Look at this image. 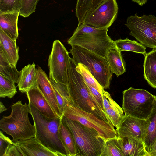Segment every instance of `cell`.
<instances>
[{
    "label": "cell",
    "mask_w": 156,
    "mask_h": 156,
    "mask_svg": "<svg viewBox=\"0 0 156 156\" xmlns=\"http://www.w3.org/2000/svg\"><path fill=\"white\" fill-rule=\"evenodd\" d=\"M0 50L3 52L9 64L16 66L20 57L19 47L14 40L0 29Z\"/></svg>",
    "instance_id": "obj_18"
},
{
    "label": "cell",
    "mask_w": 156,
    "mask_h": 156,
    "mask_svg": "<svg viewBox=\"0 0 156 156\" xmlns=\"http://www.w3.org/2000/svg\"><path fill=\"white\" fill-rule=\"evenodd\" d=\"M34 62L25 66L20 71L18 83L19 90L25 93L30 89L36 87L37 78V69Z\"/></svg>",
    "instance_id": "obj_17"
},
{
    "label": "cell",
    "mask_w": 156,
    "mask_h": 156,
    "mask_svg": "<svg viewBox=\"0 0 156 156\" xmlns=\"http://www.w3.org/2000/svg\"><path fill=\"white\" fill-rule=\"evenodd\" d=\"M86 83L97 102L101 109L104 111L102 95L95 88Z\"/></svg>",
    "instance_id": "obj_34"
},
{
    "label": "cell",
    "mask_w": 156,
    "mask_h": 156,
    "mask_svg": "<svg viewBox=\"0 0 156 156\" xmlns=\"http://www.w3.org/2000/svg\"><path fill=\"white\" fill-rule=\"evenodd\" d=\"M26 93L29 101L43 115L50 119L59 117L37 87H34Z\"/></svg>",
    "instance_id": "obj_15"
},
{
    "label": "cell",
    "mask_w": 156,
    "mask_h": 156,
    "mask_svg": "<svg viewBox=\"0 0 156 156\" xmlns=\"http://www.w3.org/2000/svg\"><path fill=\"white\" fill-rule=\"evenodd\" d=\"M121 52L116 47L113 48L108 51L105 57L112 72L117 77L126 71L125 63Z\"/></svg>",
    "instance_id": "obj_21"
},
{
    "label": "cell",
    "mask_w": 156,
    "mask_h": 156,
    "mask_svg": "<svg viewBox=\"0 0 156 156\" xmlns=\"http://www.w3.org/2000/svg\"><path fill=\"white\" fill-rule=\"evenodd\" d=\"M15 144L23 156H62L47 148L36 137L18 140Z\"/></svg>",
    "instance_id": "obj_13"
},
{
    "label": "cell",
    "mask_w": 156,
    "mask_h": 156,
    "mask_svg": "<svg viewBox=\"0 0 156 156\" xmlns=\"http://www.w3.org/2000/svg\"><path fill=\"white\" fill-rule=\"evenodd\" d=\"M76 65L69 57L68 69L67 87L70 105L93 114L112 124L95 99Z\"/></svg>",
    "instance_id": "obj_1"
},
{
    "label": "cell",
    "mask_w": 156,
    "mask_h": 156,
    "mask_svg": "<svg viewBox=\"0 0 156 156\" xmlns=\"http://www.w3.org/2000/svg\"><path fill=\"white\" fill-rule=\"evenodd\" d=\"M20 71L16 69V66L9 64L6 66H0V75L18 83Z\"/></svg>",
    "instance_id": "obj_31"
},
{
    "label": "cell",
    "mask_w": 156,
    "mask_h": 156,
    "mask_svg": "<svg viewBox=\"0 0 156 156\" xmlns=\"http://www.w3.org/2000/svg\"><path fill=\"white\" fill-rule=\"evenodd\" d=\"M105 0H93L91 8L88 13L94 10L97 7Z\"/></svg>",
    "instance_id": "obj_38"
},
{
    "label": "cell",
    "mask_w": 156,
    "mask_h": 156,
    "mask_svg": "<svg viewBox=\"0 0 156 156\" xmlns=\"http://www.w3.org/2000/svg\"><path fill=\"white\" fill-rule=\"evenodd\" d=\"M118 140L123 156H149L142 140L127 137Z\"/></svg>",
    "instance_id": "obj_16"
},
{
    "label": "cell",
    "mask_w": 156,
    "mask_h": 156,
    "mask_svg": "<svg viewBox=\"0 0 156 156\" xmlns=\"http://www.w3.org/2000/svg\"><path fill=\"white\" fill-rule=\"evenodd\" d=\"M70 119L78 121L83 125L95 129L105 140L118 137L114 127L96 115L70 105L63 114Z\"/></svg>",
    "instance_id": "obj_9"
},
{
    "label": "cell",
    "mask_w": 156,
    "mask_h": 156,
    "mask_svg": "<svg viewBox=\"0 0 156 156\" xmlns=\"http://www.w3.org/2000/svg\"><path fill=\"white\" fill-rule=\"evenodd\" d=\"M76 70L81 75L85 82L98 90L102 95L104 90L99 84L87 68L84 65L79 63L76 65Z\"/></svg>",
    "instance_id": "obj_27"
},
{
    "label": "cell",
    "mask_w": 156,
    "mask_h": 156,
    "mask_svg": "<svg viewBox=\"0 0 156 156\" xmlns=\"http://www.w3.org/2000/svg\"><path fill=\"white\" fill-rule=\"evenodd\" d=\"M69 52L61 42L55 40L48 59L49 79L55 82L67 86Z\"/></svg>",
    "instance_id": "obj_10"
},
{
    "label": "cell",
    "mask_w": 156,
    "mask_h": 156,
    "mask_svg": "<svg viewBox=\"0 0 156 156\" xmlns=\"http://www.w3.org/2000/svg\"><path fill=\"white\" fill-rule=\"evenodd\" d=\"M11 108L10 115L3 117L0 120V129L10 135L14 142L35 137L36 127L30 121L28 104H23L19 101L13 104Z\"/></svg>",
    "instance_id": "obj_3"
},
{
    "label": "cell",
    "mask_w": 156,
    "mask_h": 156,
    "mask_svg": "<svg viewBox=\"0 0 156 156\" xmlns=\"http://www.w3.org/2000/svg\"><path fill=\"white\" fill-rule=\"evenodd\" d=\"M144 56V77L150 86L156 89V48L146 53Z\"/></svg>",
    "instance_id": "obj_20"
},
{
    "label": "cell",
    "mask_w": 156,
    "mask_h": 156,
    "mask_svg": "<svg viewBox=\"0 0 156 156\" xmlns=\"http://www.w3.org/2000/svg\"><path fill=\"white\" fill-rule=\"evenodd\" d=\"M71 46L70 53L76 65H85L103 89H109L113 73L105 58L80 46Z\"/></svg>",
    "instance_id": "obj_6"
},
{
    "label": "cell",
    "mask_w": 156,
    "mask_h": 156,
    "mask_svg": "<svg viewBox=\"0 0 156 156\" xmlns=\"http://www.w3.org/2000/svg\"><path fill=\"white\" fill-rule=\"evenodd\" d=\"M118 9L116 0H105L87 15L83 23L96 28L108 29L116 19Z\"/></svg>",
    "instance_id": "obj_11"
},
{
    "label": "cell",
    "mask_w": 156,
    "mask_h": 156,
    "mask_svg": "<svg viewBox=\"0 0 156 156\" xmlns=\"http://www.w3.org/2000/svg\"><path fill=\"white\" fill-rule=\"evenodd\" d=\"M15 144L9 138L0 131V156H5L6 152L10 146Z\"/></svg>",
    "instance_id": "obj_33"
},
{
    "label": "cell",
    "mask_w": 156,
    "mask_h": 156,
    "mask_svg": "<svg viewBox=\"0 0 156 156\" xmlns=\"http://www.w3.org/2000/svg\"><path fill=\"white\" fill-rule=\"evenodd\" d=\"M93 0H77L76 7V16L78 24L83 23L90 11Z\"/></svg>",
    "instance_id": "obj_29"
},
{
    "label": "cell",
    "mask_w": 156,
    "mask_h": 156,
    "mask_svg": "<svg viewBox=\"0 0 156 156\" xmlns=\"http://www.w3.org/2000/svg\"><path fill=\"white\" fill-rule=\"evenodd\" d=\"M37 87L45 97L57 115L60 117L62 115L58 104L53 86L50 79L41 67L36 70Z\"/></svg>",
    "instance_id": "obj_14"
},
{
    "label": "cell",
    "mask_w": 156,
    "mask_h": 156,
    "mask_svg": "<svg viewBox=\"0 0 156 156\" xmlns=\"http://www.w3.org/2000/svg\"><path fill=\"white\" fill-rule=\"evenodd\" d=\"M62 120L73 136L78 156H101L105 149V140L95 129L68 118L63 115Z\"/></svg>",
    "instance_id": "obj_5"
},
{
    "label": "cell",
    "mask_w": 156,
    "mask_h": 156,
    "mask_svg": "<svg viewBox=\"0 0 156 156\" xmlns=\"http://www.w3.org/2000/svg\"><path fill=\"white\" fill-rule=\"evenodd\" d=\"M108 29H99L83 23L78 24L67 41L71 46L78 45L105 57L108 51L115 48L113 40L108 35Z\"/></svg>",
    "instance_id": "obj_2"
},
{
    "label": "cell",
    "mask_w": 156,
    "mask_h": 156,
    "mask_svg": "<svg viewBox=\"0 0 156 156\" xmlns=\"http://www.w3.org/2000/svg\"><path fill=\"white\" fill-rule=\"evenodd\" d=\"M10 64L3 51L0 50V66H6Z\"/></svg>",
    "instance_id": "obj_37"
},
{
    "label": "cell",
    "mask_w": 156,
    "mask_h": 156,
    "mask_svg": "<svg viewBox=\"0 0 156 156\" xmlns=\"http://www.w3.org/2000/svg\"><path fill=\"white\" fill-rule=\"evenodd\" d=\"M15 83L0 75V97L12 98L17 93Z\"/></svg>",
    "instance_id": "obj_25"
},
{
    "label": "cell",
    "mask_w": 156,
    "mask_h": 156,
    "mask_svg": "<svg viewBox=\"0 0 156 156\" xmlns=\"http://www.w3.org/2000/svg\"><path fill=\"white\" fill-rule=\"evenodd\" d=\"M104 111L106 116L111 124L117 128L125 115L122 108L116 102L110 108Z\"/></svg>",
    "instance_id": "obj_26"
},
{
    "label": "cell",
    "mask_w": 156,
    "mask_h": 156,
    "mask_svg": "<svg viewBox=\"0 0 156 156\" xmlns=\"http://www.w3.org/2000/svg\"><path fill=\"white\" fill-rule=\"evenodd\" d=\"M20 12L0 14V29L12 39L16 40L18 37V21Z\"/></svg>",
    "instance_id": "obj_19"
},
{
    "label": "cell",
    "mask_w": 156,
    "mask_h": 156,
    "mask_svg": "<svg viewBox=\"0 0 156 156\" xmlns=\"http://www.w3.org/2000/svg\"><path fill=\"white\" fill-rule=\"evenodd\" d=\"M116 48L119 51H129L140 53L145 56L146 54V48L137 41L131 40L126 38L113 41Z\"/></svg>",
    "instance_id": "obj_24"
},
{
    "label": "cell",
    "mask_w": 156,
    "mask_h": 156,
    "mask_svg": "<svg viewBox=\"0 0 156 156\" xmlns=\"http://www.w3.org/2000/svg\"><path fill=\"white\" fill-rule=\"evenodd\" d=\"M122 93V108L125 115L147 119L153 108L155 96L145 90L132 87Z\"/></svg>",
    "instance_id": "obj_7"
},
{
    "label": "cell",
    "mask_w": 156,
    "mask_h": 156,
    "mask_svg": "<svg viewBox=\"0 0 156 156\" xmlns=\"http://www.w3.org/2000/svg\"><path fill=\"white\" fill-rule=\"evenodd\" d=\"M129 34L145 47L156 48V17L151 14L141 16L137 14L127 19L125 24Z\"/></svg>",
    "instance_id": "obj_8"
},
{
    "label": "cell",
    "mask_w": 156,
    "mask_h": 156,
    "mask_svg": "<svg viewBox=\"0 0 156 156\" xmlns=\"http://www.w3.org/2000/svg\"><path fill=\"white\" fill-rule=\"evenodd\" d=\"M118 138L105 140V149L101 156H123Z\"/></svg>",
    "instance_id": "obj_28"
},
{
    "label": "cell",
    "mask_w": 156,
    "mask_h": 156,
    "mask_svg": "<svg viewBox=\"0 0 156 156\" xmlns=\"http://www.w3.org/2000/svg\"><path fill=\"white\" fill-rule=\"evenodd\" d=\"M22 156V155L19 151L15 144H12L10 146L5 155V156Z\"/></svg>",
    "instance_id": "obj_36"
},
{
    "label": "cell",
    "mask_w": 156,
    "mask_h": 156,
    "mask_svg": "<svg viewBox=\"0 0 156 156\" xmlns=\"http://www.w3.org/2000/svg\"><path fill=\"white\" fill-rule=\"evenodd\" d=\"M39 0H22L20 15L27 17L34 12Z\"/></svg>",
    "instance_id": "obj_32"
},
{
    "label": "cell",
    "mask_w": 156,
    "mask_h": 156,
    "mask_svg": "<svg viewBox=\"0 0 156 156\" xmlns=\"http://www.w3.org/2000/svg\"><path fill=\"white\" fill-rule=\"evenodd\" d=\"M147 119L124 115L116 129L118 138H135L144 141L148 125Z\"/></svg>",
    "instance_id": "obj_12"
},
{
    "label": "cell",
    "mask_w": 156,
    "mask_h": 156,
    "mask_svg": "<svg viewBox=\"0 0 156 156\" xmlns=\"http://www.w3.org/2000/svg\"><path fill=\"white\" fill-rule=\"evenodd\" d=\"M59 135L67 150L68 156H78V152L73 136L69 128L63 123L62 120L59 128Z\"/></svg>",
    "instance_id": "obj_22"
},
{
    "label": "cell",
    "mask_w": 156,
    "mask_h": 156,
    "mask_svg": "<svg viewBox=\"0 0 156 156\" xmlns=\"http://www.w3.org/2000/svg\"><path fill=\"white\" fill-rule=\"evenodd\" d=\"M22 0H0V14L19 12Z\"/></svg>",
    "instance_id": "obj_30"
},
{
    "label": "cell",
    "mask_w": 156,
    "mask_h": 156,
    "mask_svg": "<svg viewBox=\"0 0 156 156\" xmlns=\"http://www.w3.org/2000/svg\"><path fill=\"white\" fill-rule=\"evenodd\" d=\"M102 97L104 110L110 108L116 103L110 94L104 90H103Z\"/></svg>",
    "instance_id": "obj_35"
},
{
    "label": "cell",
    "mask_w": 156,
    "mask_h": 156,
    "mask_svg": "<svg viewBox=\"0 0 156 156\" xmlns=\"http://www.w3.org/2000/svg\"><path fill=\"white\" fill-rule=\"evenodd\" d=\"M133 2L137 3L140 6H142L145 4L148 0H132Z\"/></svg>",
    "instance_id": "obj_40"
},
{
    "label": "cell",
    "mask_w": 156,
    "mask_h": 156,
    "mask_svg": "<svg viewBox=\"0 0 156 156\" xmlns=\"http://www.w3.org/2000/svg\"><path fill=\"white\" fill-rule=\"evenodd\" d=\"M28 104L30 113L35 126V137L51 151L59 153L62 156H68L59 135V128L62 115L55 119L49 118L43 115L29 101Z\"/></svg>",
    "instance_id": "obj_4"
},
{
    "label": "cell",
    "mask_w": 156,
    "mask_h": 156,
    "mask_svg": "<svg viewBox=\"0 0 156 156\" xmlns=\"http://www.w3.org/2000/svg\"><path fill=\"white\" fill-rule=\"evenodd\" d=\"M149 154V156H156V140L152 146Z\"/></svg>",
    "instance_id": "obj_39"
},
{
    "label": "cell",
    "mask_w": 156,
    "mask_h": 156,
    "mask_svg": "<svg viewBox=\"0 0 156 156\" xmlns=\"http://www.w3.org/2000/svg\"><path fill=\"white\" fill-rule=\"evenodd\" d=\"M148 125L143 142L148 154L156 140V96L152 112L147 119Z\"/></svg>",
    "instance_id": "obj_23"
},
{
    "label": "cell",
    "mask_w": 156,
    "mask_h": 156,
    "mask_svg": "<svg viewBox=\"0 0 156 156\" xmlns=\"http://www.w3.org/2000/svg\"><path fill=\"white\" fill-rule=\"evenodd\" d=\"M7 109L2 102H0V113H1L4 111L7 110Z\"/></svg>",
    "instance_id": "obj_41"
}]
</instances>
